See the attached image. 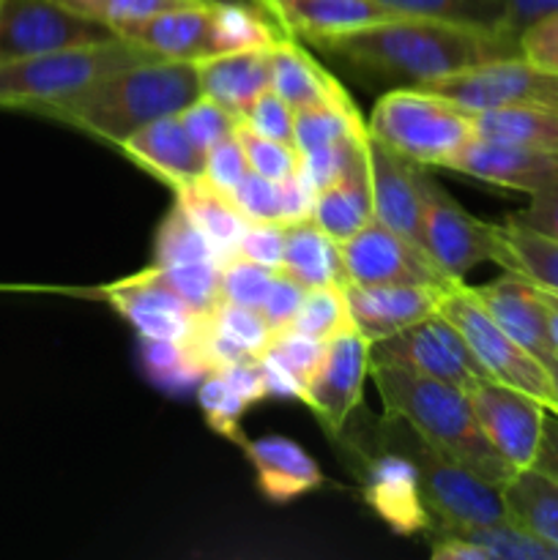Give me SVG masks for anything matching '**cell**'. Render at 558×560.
<instances>
[{
	"mask_svg": "<svg viewBox=\"0 0 558 560\" xmlns=\"http://www.w3.org/2000/svg\"><path fill=\"white\" fill-rule=\"evenodd\" d=\"M317 49L339 58L359 74L403 82L405 88L425 85L487 60L523 55L520 42L485 22L427 14H397L328 38Z\"/></svg>",
	"mask_w": 558,
	"mask_h": 560,
	"instance_id": "6da1fadb",
	"label": "cell"
},
{
	"mask_svg": "<svg viewBox=\"0 0 558 560\" xmlns=\"http://www.w3.org/2000/svg\"><path fill=\"white\" fill-rule=\"evenodd\" d=\"M370 377L388 419L410 427L441 457L496 487L518 474L487 441L465 392L392 364H372Z\"/></svg>",
	"mask_w": 558,
	"mask_h": 560,
	"instance_id": "7a4b0ae2",
	"label": "cell"
},
{
	"mask_svg": "<svg viewBox=\"0 0 558 560\" xmlns=\"http://www.w3.org/2000/svg\"><path fill=\"white\" fill-rule=\"evenodd\" d=\"M200 96L197 63L142 60L93 82L69 102L49 109L53 118L88 137L120 148L135 131L167 115H178Z\"/></svg>",
	"mask_w": 558,
	"mask_h": 560,
	"instance_id": "3957f363",
	"label": "cell"
},
{
	"mask_svg": "<svg viewBox=\"0 0 558 560\" xmlns=\"http://www.w3.org/2000/svg\"><path fill=\"white\" fill-rule=\"evenodd\" d=\"M142 60L153 58L146 49L120 36L85 44V47L60 49V52L3 60L0 63V109L47 115L49 109L69 102L93 82Z\"/></svg>",
	"mask_w": 558,
	"mask_h": 560,
	"instance_id": "277c9868",
	"label": "cell"
},
{
	"mask_svg": "<svg viewBox=\"0 0 558 560\" xmlns=\"http://www.w3.org/2000/svg\"><path fill=\"white\" fill-rule=\"evenodd\" d=\"M367 129L419 167H443L476 137L474 113L425 88H394L372 107Z\"/></svg>",
	"mask_w": 558,
	"mask_h": 560,
	"instance_id": "5b68a950",
	"label": "cell"
},
{
	"mask_svg": "<svg viewBox=\"0 0 558 560\" xmlns=\"http://www.w3.org/2000/svg\"><path fill=\"white\" fill-rule=\"evenodd\" d=\"M438 312L457 326V331L463 334L470 353L476 355V361H479L490 381L518 388V392L528 394L536 402L545 405L550 413H558V394L553 388L545 364L536 355H531L523 345L514 342L487 315L485 306L474 299L468 284L454 282L452 288L443 290Z\"/></svg>",
	"mask_w": 558,
	"mask_h": 560,
	"instance_id": "8992f818",
	"label": "cell"
},
{
	"mask_svg": "<svg viewBox=\"0 0 558 560\" xmlns=\"http://www.w3.org/2000/svg\"><path fill=\"white\" fill-rule=\"evenodd\" d=\"M399 448L416 465V474H419L421 501L430 512V530L507 523L501 487L490 485L470 470L460 468L452 459L441 457L416 432L414 438L403 441Z\"/></svg>",
	"mask_w": 558,
	"mask_h": 560,
	"instance_id": "52a82bcc",
	"label": "cell"
},
{
	"mask_svg": "<svg viewBox=\"0 0 558 560\" xmlns=\"http://www.w3.org/2000/svg\"><path fill=\"white\" fill-rule=\"evenodd\" d=\"M421 195H425L421 246L452 282H465V273L481 262L501 266V224L470 217L441 184L427 175V170L421 175Z\"/></svg>",
	"mask_w": 558,
	"mask_h": 560,
	"instance_id": "ba28073f",
	"label": "cell"
},
{
	"mask_svg": "<svg viewBox=\"0 0 558 560\" xmlns=\"http://www.w3.org/2000/svg\"><path fill=\"white\" fill-rule=\"evenodd\" d=\"M416 88L441 93L470 113L498 107H558V71L545 69L525 55L487 60Z\"/></svg>",
	"mask_w": 558,
	"mask_h": 560,
	"instance_id": "9c48e42d",
	"label": "cell"
},
{
	"mask_svg": "<svg viewBox=\"0 0 558 560\" xmlns=\"http://www.w3.org/2000/svg\"><path fill=\"white\" fill-rule=\"evenodd\" d=\"M372 364L403 366L449 383L465 394L481 381H490L476 355L470 353L463 334L441 312L372 345Z\"/></svg>",
	"mask_w": 558,
	"mask_h": 560,
	"instance_id": "30bf717a",
	"label": "cell"
},
{
	"mask_svg": "<svg viewBox=\"0 0 558 560\" xmlns=\"http://www.w3.org/2000/svg\"><path fill=\"white\" fill-rule=\"evenodd\" d=\"M115 38L63 0H0V63Z\"/></svg>",
	"mask_w": 558,
	"mask_h": 560,
	"instance_id": "8fae6325",
	"label": "cell"
},
{
	"mask_svg": "<svg viewBox=\"0 0 558 560\" xmlns=\"http://www.w3.org/2000/svg\"><path fill=\"white\" fill-rule=\"evenodd\" d=\"M348 282L356 284H427L452 288V279L435 266L419 244L372 219L353 238L339 244Z\"/></svg>",
	"mask_w": 558,
	"mask_h": 560,
	"instance_id": "7c38bea8",
	"label": "cell"
},
{
	"mask_svg": "<svg viewBox=\"0 0 558 560\" xmlns=\"http://www.w3.org/2000/svg\"><path fill=\"white\" fill-rule=\"evenodd\" d=\"M370 370L372 342L359 328L348 326L337 337L328 339L326 355L312 381L306 383L304 399H301L328 435L337 438L348 427L350 416L361 405Z\"/></svg>",
	"mask_w": 558,
	"mask_h": 560,
	"instance_id": "4fadbf2b",
	"label": "cell"
},
{
	"mask_svg": "<svg viewBox=\"0 0 558 560\" xmlns=\"http://www.w3.org/2000/svg\"><path fill=\"white\" fill-rule=\"evenodd\" d=\"M468 399L492 448L514 470L534 468L545 432V405L496 381H481L470 388Z\"/></svg>",
	"mask_w": 558,
	"mask_h": 560,
	"instance_id": "5bb4252c",
	"label": "cell"
},
{
	"mask_svg": "<svg viewBox=\"0 0 558 560\" xmlns=\"http://www.w3.org/2000/svg\"><path fill=\"white\" fill-rule=\"evenodd\" d=\"M104 299L140 334V339L191 342L202 315L153 277L151 268L104 288Z\"/></svg>",
	"mask_w": 558,
	"mask_h": 560,
	"instance_id": "9a60e30c",
	"label": "cell"
},
{
	"mask_svg": "<svg viewBox=\"0 0 558 560\" xmlns=\"http://www.w3.org/2000/svg\"><path fill=\"white\" fill-rule=\"evenodd\" d=\"M446 170L485 180V184L503 186V189L536 195V191L558 184V153L474 137L446 164Z\"/></svg>",
	"mask_w": 558,
	"mask_h": 560,
	"instance_id": "2e32d148",
	"label": "cell"
},
{
	"mask_svg": "<svg viewBox=\"0 0 558 560\" xmlns=\"http://www.w3.org/2000/svg\"><path fill=\"white\" fill-rule=\"evenodd\" d=\"M213 5L217 3H189L178 5V9L159 11L148 20L120 27L115 36L142 47L151 58L200 63L211 55H219Z\"/></svg>",
	"mask_w": 558,
	"mask_h": 560,
	"instance_id": "e0dca14e",
	"label": "cell"
},
{
	"mask_svg": "<svg viewBox=\"0 0 558 560\" xmlns=\"http://www.w3.org/2000/svg\"><path fill=\"white\" fill-rule=\"evenodd\" d=\"M367 162L372 180V211L375 219L394 233L421 246V219H425V195H421V175L427 167L408 162L383 145L375 137H367ZM425 249V246H421Z\"/></svg>",
	"mask_w": 558,
	"mask_h": 560,
	"instance_id": "ac0fdd59",
	"label": "cell"
},
{
	"mask_svg": "<svg viewBox=\"0 0 558 560\" xmlns=\"http://www.w3.org/2000/svg\"><path fill=\"white\" fill-rule=\"evenodd\" d=\"M441 295L443 288L427 284H345L350 323L372 345L435 315Z\"/></svg>",
	"mask_w": 558,
	"mask_h": 560,
	"instance_id": "d6986e66",
	"label": "cell"
},
{
	"mask_svg": "<svg viewBox=\"0 0 558 560\" xmlns=\"http://www.w3.org/2000/svg\"><path fill=\"white\" fill-rule=\"evenodd\" d=\"M474 299L485 306L487 315L509 334L518 345H523L531 355L545 364L556 345L550 339V328H547V312L542 304V295L536 284L528 279L518 277V273L507 271L503 277L492 279V282L481 284V288H470Z\"/></svg>",
	"mask_w": 558,
	"mask_h": 560,
	"instance_id": "ffe728a7",
	"label": "cell"
},
{
	"mask_svg": "<svg viewBox=\"0 0 558 560\" xmlns=\"http://www.w3.org/2000/svg\"><path fill=\"white\" fill-rule=\"evenodd\" d=\"M364 501L394 534L410 536L430 530V512L421 501L419 474L405 454L386 452L367 463Z\"/></svg>",
	"mask_w": 558,
	"mask_h": 560,
	"instance_id": "44dd1931",
	"label": "cell"
},
{
	"mask_svg": "<svg viewBox=\"0 0 558 560\" xmlns=\"http://www.w3.org/2000/svg\"><path fill=\"white\" fill-rule=\"evenodd\" d=\"M118 151L173 189L195 184L206 175V151L186 135L178 115L142 126Z\"/></svg>",
	"mask_w": 558,
	"mask_h": 560,
	"instance_id": "7402d4cb",
	"label": "cell"
},
{
	"mask_svg": "<svg viewBox=\"0 0 558 560\" xmlns=\"http://www.w3.org/2000/svg\"><path fill=\"white\" fill-rule=\"evenodd\" d=\"M266 9L290 36L315 47L397 16L377 0H266Z\"/></svg>",
	"mask_w": 558,
	"mask_h": 560,
	"instance_id": "603a6c76",
	"label": "cell"
},
{
	"mask_svg": "<svg viewBox=\"0 0 558 560\" xmlns=\"http://www.w3.org/2000/svg\"><path fill=\"white\" fill-rule=\"evenodd\" d=\"M370 137V135H367ZM375 219L372 211V180L370 162H367V140L353 153L342 173L315 191V206H312V222L332 235L337 244L353 238L359 230Z\"/></svg>",
	"mask_w": 558,
	"mask_h": 560,
	"instance_id": "cb8c5ba5",
	"label": "cell"
},
{
	"mask_svg": "<svg viewBox=\"0 0 558 560\" xmlns=\"http://www.w3.org/2000/svg\"><path fill=\"white\" fill-rule=\"evenodd\" d=\"M241 448L255 470L257 490L266 501L290 503L323 485V474L315 459L290 438L266 435L257 441H244Z\"/></svg>",
	"mask_w": 558,
	"mask_h": 560,
	"instance_id": "d4e9b609",
	"label": "cell"
},
{
	"mask_svg": "<svg viewBox=\"0 0 558 560\" xmlns=\"http://www.w3.org/2000/svg\"><path fill=\"white\" fill-rule=\"evenodd\" d=\"M271 49H235L219 52L197 63L200 96L213 98L241 120V113L271 88Z\"/></svg>",
	"mask_w": 558,
	"mask_h": 560,
	"instance_id": "484cf974",
	"label": "cell"
},
{
	"mask_svg": "<svg viewBox=\"0 0 558 560\" xmlns=\"http://www.w3.org/2000/svg\"><path fill=\"white\" fill-rule=\"evenodd\" d=\"M271 88L295 109L328 102H348V91L328 74L295 36H284L271 49Z\"/></svg>",
	"mask_w": 558,
	"mask_h": 560,
	"instance_id": "4316f807",
	"label": "cell"
},
{
	"mask_svg": "<svg viewBox=\"0 0 558 560\" xmlns=\"http://www.w3.org/2000/svg\"><path fill=\"white\" fill-rule=\"evenodd\" d=\"M279 271L293 277L306 290L348 284L339 244L332 235L323 233L312 219L284 224V255Z\"/></svg>",
	"mask_w": 558,
	"mask_h": 560,
	"instance_id": "83f0119b",
	"label": "cell"
},
{
	"mask_svg": "<svg viewBox=\"0 0 558 560\" xmlns=\"http://www.w3.org/2000/svg\"><path fill=\"white\" fill-rule=\"evenodd\" d=\"M507 520L558 550V481L536 468L518 470L501 487Z\"/></svg>",
	"mask_w": 558,
	"mask_h": 560,
	"instance_id": "f1b7e54d",
	"label": "cell"
},
{
	"mask_svg": "<svg viewBox=\"0 0 558 560\" xmlns=\"http://www.w3.org/2000/svg\"><path fill=\"white\" fill-rule=\"evenodd\" d=\"M175 200L195 219V224L202 230L208 244L217 252L219 262L239 255V246L252 222L233 206L230 197H224L206 178H200L195 184H186L181 189H175Z\"/></svg>",
	"mask_w": 558,
	"mask_h": 560,
	"instance_id": "f546056e",
	"label": "cell"
},
{
	"mask_svg": "<svg viewBox=\"0 0 558 560\" xmlns=\"http://www.w3.org/2000/svg\"><path fill=\"white\" fill-rule=\"evenodd\" d=\"M476 137L558 153V107H498L474 113Z\"/></svg>",
	"mask_w": 558,
	"mask_h": 560,
	"instance_id": "4dcf8cb0",
	"label": "cell"
},
{
	"mask_svg": "<svg viewBox=\"0 0 558 560\" xmlns=\"http://www.w3.org/2000/svg\"><path fill=\"white\" fill-rule=\"evenodd\" d=\"M501 241L503 271L518 273L536 288L558 295V241L531 233V230L514 224L512 219L501 224Z\"/></svg>",
	"mask_w": 558,
	"mask_h": 560,
	"instance_id": "1f68e13d",
	"label": "cell"
},
{
	"mask_svg": "<svg viewBox=\"0 0 558 560\" xmlns=\"http://www.w3.org/2000/svg\"><path fill=\"white\" fill-rule=\"evenodd\" d=\"M367 135H370V129H367V120L356 109L353 98L315 104V107L295 109L293 115V148L299 153Z\"/></svg>",
	"mask_w": 558,
	"mask_h": 560,
	"instance_id": "d6a6232c",
	"label": "cell"
},
{
	"mask_svg": "<svg viewBox=\"0 0 558 560\" xmlns=\"http://www.w3.org/2000/svg\"><path fill=\"white\" fill-rule=\"evenodd\" d=\"M142 366L146 375L164 392H186L208 375L206 361L191 342L142 339Z\"/></svg>",
	"mask_w": 558,
	"mask_h": 560,
	"instance_id": "836d02e7",
	"label": "cell"
},
{
	"mask_svg": "<svg viewBox=\"0 0 558 560\" xmlns=\"http://www.w3.org/2000/svg\"><path fill=\"white\" fill-rule=\"evenodd\" d=\"M435 536H460L490 552L492 560H558L556 547L545 545L523 528L507 523L468 525V528H432Z\"/></svg>",
	"mask_w": 558,
	"mask_h": 560,
	"instance_id": "e575fe53",
	"label": "cell"
},
{
	"mask_svg": "<svg viewBox=\"0 0 558 560\" xmlns=\"http://www.w3.org/2000/svg\"><path fill=\"white\" fill-rule=\"evenodd\" d=\"M197 260H217V252L208 244V238L197 228L195 219L186 213V208L175 200L156 230L153 266H181V262Z\"/></svg>",
	"mask_w": 558,
	"mask_h": 560,
	"instance_id": "d590c367",
	"label": "cell"
},
{
	"mask_svg": "<svg viewBox=\"0 0 558 560\" xmlns=\"http://www.w3.org/2000/svg\"><path fill=\"white\" fill-rule=\"evenodd\" d=\"M151 271L200 315H208L222 301V262L197 260L181 266H151Z\"/></svg>",
	"mask_w": 558,
	"mask_h": 560,
	"instance_id": "8d00e7d4",
	"label": "cell"
},
{
	"mask_svg": "<svg viewBox=\"0 0 558 560\" xmlns=\"http://www.w3.org/2000/svg\"><path fill=\"white\" fill-rule=\"evenodd\" d=\"M197 405H200L202 416H206L208 427L217 435L228 438L233 443H244V432H241V419H244L249 402L241 399L239 394L230 388L224 375L219 370L208 372L200 383H197Z\"/></svg>",
	"mask_w": 558,
	"mask_h": 560,
	"instance_id": "74e56055",
	"label": "cell"
},
{
	"mask_svg": "<svg viewBox=\"0 0 558 560\" xmlns=\"http://www.w3.org/2000/svg\"><path fill=\"white\" fill-rule=\"evenodd\" d=\"M348 326H353V323H350L345 288L332 284V288L306 290L304 301H301L299 312H295V331L310 334V337L328 342V339L337 337Z\"/></svg>",
	"mask_w": 558,
	"mask_h": 560,
	"instance_id": "f35d334b",
	"label": "cell"
},
{
	"mask_svg": "<svg viewBox=\"0 0 558 560\" xmlns=\"http://www.w3.org/2000/svg\"><path fill=\"white\" fill-rule=\"evenodd\" d=\"M476 20L520 42L528 27L558 11V0H474Z\"/></svg>",
	"mask_w": 558,
	"mask_h": 560,
	"instance_id": "ab89813d",
	"label": "cell"
},
{
	"mask_svg": "<svg viewBox=\"0 0 558 560\" xmlns=\"http://www.w3.org/2000/svg\"><path fill=\"white\" fill-rule=\"evenodd\" d=\"M326 348L328 342L310 337V334L295 331V328L290 326L274 334L271 342H268V348L263 350V353H266L268 359L277 361L279 366H284L306 392V383L312 381V375H315L317 366H321Z\"/></svg>",
	"mask_w": 558,
	"mask_h": 560,
	"instance_id": "60d3db41",
	"label": "cell"
},
{
	"mask_svg": "<svg viewBox=\"0 0 558 560\" xmlns=\"http://www.w3.org/2000/svg\"><path fill=\"white\" fill-rule=\"evenodd\" d=\"M235 140L241 142L244 148V156L246 164H249L252 173L257 175H266L271 180H284L288 175L299 173L301 167V156L293 145L288 142H277L271 137H263L257 131H252L249 126H244L239 120L235 126Z\"/></svg>",
	"mask_w": 558,
	"mask_h": 560,
	"instance_id": "b9f144b4",
	"label": "cell"
},
{
	"mask_svg": "<svg viewBox=\"0 0 558 560\" xmlns=\"http://www.w3.org/2000/svg\"><path fill=\"white\" fill-rule=\"evenodd\" d=\"M208 317H211L213 326H217L230 342H235L241 350H246V353L252 355H260L274 337L266 317L260 315V310H252V306L219 301V304L208 312Z\"/></svg>",
	"mask_w": 558,
	"mask_h": 560,
	"instance_id": "7bdbcfd3",
	"label": "cell"
},
{
	"mask_svg": "<svg viewBox=\"0 0 558 560\" xmlns=\"http://www.w3.org/2000/svg\"><path fill=\"white\" fill-rule=\"evenodd\" d=\"M274 268L235 255L222 262V301L260 310L274 282Z\"/></svg>",
	"mask_w": 558,
	"mask_h": 560,
	"instance_id": "ee69618b",
	"label": "cell"
},
{
	"mask_svg": "<svg viewBox=\"0 0 558 560\" xmlns=\"http://www.w3.org/2000/svg\"><path fill=\"white\" fill-rule=\"evenodd\" d=\"M63 3L118 33L120 27L131 25V22L148 20L159 11L178 9V5L197 3V0H63Z\"/></svg>",
	"mask_w": 558,
	"mask_h": 560,
	"instance_id": "f6af8a7d",
	"label": "cell"
},
{
	"mask_svg": "<svg viewBox=\"0 0 558 560\" xmlns=\"http://www.w3.org/2000/svg\"><path fill=\"white\" fill-rule=\"evenodd\" d=\"M178 120L184 124L186 135H189L202 151H208V148L217 145L219 140L233 135L235 126H239V118H235L230 109H224L222 104H217L208 96H197L195 102L186 104L178 113Z\"/></svg>",
	"mask_w": 558,
	"mask_h": 560,
	"instance_id": "bcb514c9",
	"label": "cell"
},
{
	"mask_svg": "<svg viewBox=\"0 0 558 560\" xmlns=\"http://www.w3.org/2000/svg\"><path fill=\"white\" fill-rule=\"evenodd\" d=\"M233 206L249 219L257 222H279L282 224V197H279V180L266 178V175L246 173V178L235 186L230 195Z\"/></svg>",
	"mask_w": 558,
	"mask_h": 560,
	"instance_id": "7dc6e473",
	"label": "cell"
},
{
	"mask_svg": "<svg viewBox=\"0 0 558 560\" xmlns=\"http://www.w3.org/2000/svg\"><path fill=\"white\" fill-rule=\"evenodd\" d=\"M293 107L274 88H266L249 107L241 113V124L263 137L293 145Z\"/></svg>",
	"mask_w": 558,
	"mask_h": 560,
	"instance_id": "c3c4849f",
	"label": "cell"
},
{
	"mask_svg": "<svg viewBox=\"0 0 558 560\" xmlns=\"http://www.w3.org/2000/svg\"><path fill=\"white\" fill-rule=\"evenodd\" d=\"M249 173V164H246L244 148L235 140V135L224 137L217 145H211L206 151V175L202 178L213 186V189L222 191L224 197H230L235 191V186L246 178Z\"/></svg>",
	"mask_w": 558,
	"mask_h": 560,
	"instance_id": "681fc988",
	"label": "cell"
},
{
	"mask_svg": "<svg viewBox=\"0 0 558 560\" xmlns=\"http://www.w3.org/2000/svg\"><path fill=\"white\" fill-rule=\"evenodd\" d=\"M306 288L295 282L293 277H288L284 271L274 273L271 290H268L266 301L260 306V315L266 317L268 328L274 334L282 331V328H290L295 320V312H299L301 301H304Z\"/></svg>",
	"mask_w": 558,
	"mask_h": 560,
	"instance_id": "f907efd6",
	"label": "cell"
},
{
	"mask_svg": "<svg viewBox=\"0 0 558 560\" xmlns=\"http://www.w3.org/2000/svg\"><path fill=\"white\" fill-rule=\"evenodd\" d=\"M239 255L246 260H255L260 266L279 271L284 255V224L279 222H257L249 224L244 241L239 246Z\"/></svg>",
	"mask_w": 558,
	"mask_h": 560,
	"instance_id": "816d5d0a",
	"label": "cell"
},
{
	"mask_svg": "<svg viewBox=\"0 0 558 560\" xmlns=\"http://www.w3.org/2000/svg\"><path fill=\"white\" fill-rule=\"evenodd\" d=\"M509 219L520 228L531 230V233L558 241V184L547 186L536 195H528V206L523 211L512 213Z\"/></svg>",
	"mask_w": 558,
	"mask_h": 560,
	"instance_id": "f5cc1de1",
	"label": "cell"
},
{
	"mask_svg": "<svg viewBox=\"0 0 558 560\" xmlns=\"http://www.w3.org/2000/svg\"><path fill=\"white\" fill-rule=\"evenodd\" d=\"M520 52L545 69L558 71V11L536 22L520 38Z\"/></svg>",
	"mask_w": 558,
	"mask_h": 560,
	"instance_id": "db71d44e",
	"label": "cell"
},
{
	"mask_svg": "<svg viewBox=\"0 0 558 560\" xmlns=\"http://www.w3.org/2000/svg\"><path fill=\"white\" fill-rule=\"evenodd\" d=\"M279 197H282V224L312 219V206H315V186L301 173L288 175L279 180Z\"/></svg>",
	"mask_w": 558,
	"mask_h": 560,
	"instance_id": "11a10c76",
	"label": "cell"
},
{
	"mask_svg": "<svg viewBox=\"0 0 558 560\" xmlns=\"http://www.w3.org/2000/svg\"><path fill=\"white\" fill-rule=\"evenodd\" d=\"M377 3L392 9L394 14L460 16V20H476L474 0H377Z\"/></svg>",
	"mask_w": 558,
	"mask_h": 560,
	"instance_id": "9f6ffc18",
	"label": "cell"
},
{
	"mask_svg": "<svg viewBox=\"0 0 558 560\" xmlns=\"http://www.w3.org/2000/svg\"><path fill=\"white\" fill-rule=\"evenodd\" d=\"M534 468L558 481V413H550V410L545 416V432H542L539 454H536Z\"/></svg>",
	"mask_w": 558,
	"mask_h": 560,
	"instance_id": "6f0895ef",
	"label": "cell"
},
{
	"mask_svg": "<svg viewBox=\"0 0 558 560\" xmlns=\"http://www.w3.org/2000/svg\"><path fill=\"white\" fill-rule=\"evenodd\" d=\"M430 556L432 560H492L490 552L481 550L474 541H465L460 536H435Z\"/></svg>",
	"mask_w": 558,
	"mask_h": 560,
	"instance_id": "680465c9",
	"label": "cell"
},
{
	"mask_svg": "<svg viewBox=\"0 0 558 560\" xmlns=\"http://www.w3.org/2000/svg\"><path fill=\"white\" fill-rule=\"evenodd\" d=\"M539 295H542V304H545V312H547V328H550V339H553V345H556V353H558V295L550 293V290H542V288H539Z\"/></svg>",
	"mask_w": 558,
	"mask_h": 560,
	"instance_id": "91938a15",
	"label": "cell"
},
{
	"mask_svg": "<svg viewBox=\"0 0 558 560\" xmlns=\"http://www.w3.org/2000/svg\"><path fill=\"white\" fill-rule=\"evenodd\" d=\"M545 370H547V375H550L553 388H556V394H558V353H553L550 359L545 361Z\"/></svg>",
	"mask_w": 558,
	"mask_h": 560,
	"instance_id": "94428289",
	"label": "cell"
},
{
	"mask_svg": "<svg viewBox=\"0 0 558 560\" xmlns=\"http://www.w3.org/2000/svg\"><path fill=\"white\" fill-rule=\"evenodd\" d=\"M197 3H244V5H257V9L266 11L263 0H197Z\"/></svg>",
	"mask_w": 558,
	"mask_h": 560,
	"instance_id": "6125c7cd",
	"label": "cell"
},
{
	"mask_svg": "<svg viewBox=\"0 0 558 560\" xmlns=\"http://www.w3.org/2000/svg\"><path fill=\"white\" fill-rule=\"evenodd\" d=\"M263 5H266V0H263ZM266 11H268V9H266Z\"/></svg>",
	"mask_w": 558,
	"mask_h": 560,
	"instance_id": "be15d7a7",
	"label": "cell"
}]
</instances>
